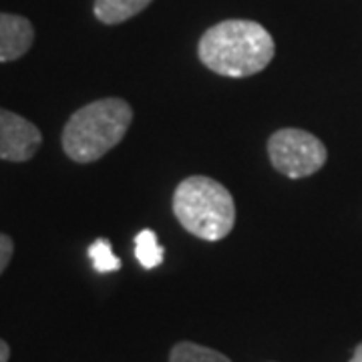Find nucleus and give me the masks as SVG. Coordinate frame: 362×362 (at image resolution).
<instances>
[{
	"mask_svg": "<svg viewBox=\"0 0 362 362\" xmlns=\"http://www.w3.org/2000/svg\"><path fill=\"white\" fill-rule=\"evenodd\" d=\"M276 52L272 35L254 21H223L204 33L199 61L223 77H252L270 65Z\"/></svg>",
	"mask_w": 362,
	"mask_h": 362,
	"instance_id": "f257e3e1",
	"label": "nucleus"
},
{
	"mask_svg": "<svg viewBox=\"0 0 362 362\" xmlns=\"http://www.w3.org/2000/svg\"><path fill=\"white\" fill-rule=\"evenodd\" d=\"M133 121L127 101L109 97L81 107L63 129V149L77 163H93L123 141Z\"/></svg>",
	"mask_w": 362,
	"mask_h": 362,
	"instance_id": "f03ea898",
	"label": "nucleus"
},
{
	"mask_svg": "<svg viewBox=\"0 0 362 362\" xmlns=\"http://www.w3.org/2000/svg\"><path fill=\"white\" fill-rule=\"evenodd\" d=\"M173 214L187 232L207 242L223 240L235 223L232 194L220 181L204 175L187 177L177 185Z\"/></svg>",
	"mask_w": 362,
	"mask_h": 362,
	"instance_id": "7ed1b4c3",
	"label": "nucleus"
},
{
	"mask_svg": "<svg viewBox=\"0 0 362 362\" xmlns=\"http://www.w3.org/2000/svg\"><path fill=\"white\" fill-rule=\"evenodd\" d=\"M268 156L272 165L282 175L300 180L322 169L328 151L324 143L308 131L280 129L268 141Z\"/></svg>",
	"mask_w": 362,
	"mask_h": 362,
	"instance_id": "20e7f679",
	"label": "nucleus"
},
{
	"mask_svg": "<svg viewBox=\"0 0 362 362\" xmlns=\"http://www.w3.org/2000/svg\"><path fill=\"white\" fill-rule=\"evenodd\" d=\"M42 143L40 129L25 117L0 109V159L23 163L33 159Z\"/></svg>",
	"mask_w": 362,
	"mask_h": 362,
	"instance_id": "39448f33",
	"label": "nucleus"
},
{
	"mask_svg": "<svg viewBox=\"0 0 362 362\" xmlns=\"http://www.w3.org/2000/svg\"><path fill=\"white\" fill-rule=\"evenodd\" d=\"M35 42L33 23L18 14L0 13V63H11L30 51Z\"/></svg>",
	"mask_w": 362,
	"mask_h": 362,
	"instance_id": "423d86ee",
	"label": "nucleus"
},
{
	"mask_svg": "<svg viewBox=\"0 0 362 362\" xmlns=\"http://www.w3.org/2000/svg\"><path fill=\"white\" fill-rule=\"evenodd\" d=\"M153 0H95L93 13L103 25H121L145 11Z\"/></svg>",
	"mask_w": 362,
	"mask_h": 362,
	"instance_id": "0eeeda50",
	"label": "nucleus"
},
{
	"mask_svg": "<svg viewBox=\"0 0 362 362\" xmlns=\"http://www.w3.org/2000/svg\"><path fill=\"white\" fill-rule=\"evenodd\" d=\"M163 256L165 254H163V247L159 246V242H157L156 232L143 230V232L137 233V238H135V258L139 259L143 268L153 270L163 262Z\"/></svg>",
	"mask_w": 362,
	"mask_h": 362,
	"instance_id": "6e6552de",
	"label": "nucleus"
},
{
	"mask_svg": "<svg viewBox=\"0 0 362 362\" xmlns=\"http://www.w3.org/2000/svg\"><path fill=\"white\" fill-rule=\"evenodd\" d=\"M169 362H232L218 350L206 349L194 342H180L171 350Z\"/></svg>",
	"mask_w": 362,
	"mask_h": 362,
	"instance_id": "1a4fd4ad",
	"label": "nucleus"
},
{
	"mask_svg": "<svg viewBox=\"0 0 362 362\" xmlns=\"http://www.w3.org/2000/svg\"><path fill=\"white\" fill-rule=\"evenodd\" d=\"M89 258L99 274H109V272H117L121 268V259L113 254V247L109 244V240H105V238L97 240L89 247Z\"/></svg>",
	"mask_w": 362,
	"mask_h": 362,
	"instance_id": "9d476101",
	"label": "nucleus"
},
{
	"mask_svg": "<svg viewBox=\"0 0 362 362\" xmlns=\"http://www.w3.org/2000/svg\"><path fill=\"white\" fill-rule=\"evenodd\" d=\"M13 254H14L13 238H11V235H6V233H0V276H2V272L6 270V266L11 264Z\"/></svg>",
	"mask_w": 362,
	"mask_h": 362,
	"instance_id": "9b49d317",
	"label": "nucleus"
},
{
	"mask_svg": "<svg viewBox=\"0 0 362 362\" xmlns=\"http://www.w3.org/2000/svg\"><path fill=\"white\" fill-rule=\"evenodd\" d=\"M8 358H11V346L4 340H0V362H8Z\"/></svg>",
	"mask_w": 362,
	"mask_h": 362,
	"instance_id": "f8f14e48",
	"label": "nucleus"
},
{
	"mask_svg": "<svg viewBox=\"0 0 362 362\" xmlns=\"http://www.w3.org/2000/svg\"><path fill=\"white\" fill-rule=\"evenodd\" d=\"M350 362H362V342L356 346V349H354V354H352Z\"/></svg>",
	"mask_w": 362,
	"mask_h": 362,
	"instance_id": "ddd939ff",
	"label": "nucleus"
}]
</instances>
